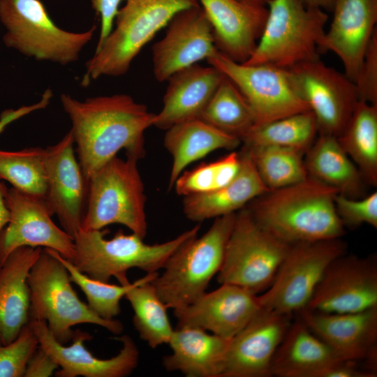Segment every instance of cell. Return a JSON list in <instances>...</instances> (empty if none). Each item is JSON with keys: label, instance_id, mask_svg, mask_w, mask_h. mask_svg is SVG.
Returning a JSON list of instances; mask_svg holds the SVG:
<instances>
[{"label": "cell", "instance_id": "obj_35", "mask_svg": "<svg viewBox=\"0 0 377 377\" xmlns=\"http://www.w3.org/2000/svg\"><path fill=\"white\" fill-rule=\"evenodd\" d=\"M246 146L256 170L267 188L271 191L306 179L303 151L280 146Z\"/></svg>", "mask_w": 377, "mask_h": 377}, {"label": "cell", "instance_id": "obj_6", "mask_svg": "<svg viewBox=\"0 0 377 377\" xmlns=\"http://www.w3.org/2000/svg\"><path fill=\"white\" fill-rule=\"evenodd\" d=\"M236 214L215 218L205 234L187 241L175 251L162 274L151 281L168 309L186 306L206 292L222 266Z\"/></svg>", "mask_w": 377, "mask_h": 377}, {"label": "cell", "instance_id": "obj_22", "mask_svg": "<svg viewBox=\"0 0 377 377\" xmlns=\"http://www.w3.org/2000/svg\"><path fill=\"white\" fill-rule=\"evenodd\" d=\"M330 27L318 50L341 61L345 75L355 82L367 46L377 30V0H334Z\"/></svg>", "mask_w": 377, "mask_h": 377}, {"label": "cell", "instance_id": "obj_18", "mask_svg": "<svg viewBox=\"0 0 377 377\" xmlns=\"http://www.w3.org/2000/svg\"><path fill=\"white\" fill-rule=\"evenodd\" d=\"M166 27L164 36L152 46L153 72L159 82L217 51L212 25L200 5L179 11Z\"/></svg>", "mask_w": 377, "mask_h": 377}, {"label": "cell", "instance_id": "obj_24", "mask_svg": "<svg viewBox=\"0 0 377 377\" xmlns=\"http://www.w3.org/2000/svg\"><path fill=\"white\" fill-rule=\"evenodd\" d=\"M225 75L216 68L195 64L172 74L161 110L154 114L153 126L167 130L201 114Z\"/></svg>", "mask_w": 377, "mask_h": 377}, {"label": "cell", "instance_id": "obj_32", "mask_svg": "<svg viewBox=\"0 0 377 377\" xmlns=\"http://www.w3.org/2000/svg\"><path fill=\"white\" fill-rule=\"evenodd\" d=\"M158 274L147 273L135 281L124 296L133 310V323L136 331L152 348L168 343L174 331L167 313L168 307L151 283Z\"/></svg>", "mask_w": 377, "mask_h": 377}, {"label": "cell", "instance_id": "obj_42", "mask_svg": "<svg viewBox=\"0 0 377 377\" xmlns=\"http://www.w3.org/2000/svg\"><path fill=\"white\" fill-rule=\"evenodd\" d=\"M123 0H91V6L100 16L101 27L96 50H98L113 29L114 20Z\"/></svg>", "mask_w": 377, "mask_h": 377}, {"label": "cell", "instance_id": "obj_47", "mask_svg": "<svg viewBox=\"0 0 377 377\" xmlns=\"http://www.w3.org/2000/svg\"><path fill=\"white\" fill-rule=\"evenodd\" d=\"M239 1L247 3L253 4V5L266 6L267 3L270 0H239Z\"/></svg>", "mask_w": 377, "mask_h": 377}, {"label": "cell", "instance_id": "obj_5", "mask_svg": "<svg viewBox=\"0 0 377 377\" xmlns=\"http://www.w3.org/2000/svg\"><path fill=\"white\" fill-rule=\"evenodd\" d=\"M197 6L198 0H126L114 29L87 61L83 82L126 74L142 49L177 13Z\"/></svg>", "mask_w": 377, "mask_h": 377}, {"label": "cell", "instance_id": "obj_17", "mask_svg": "<svg viewBox=\"0 0 377 377\" xmlns=\"http://www.w3.org/2000/svg\"><path fill=\"white\" fill-rule=\"evenodd\" d=\"M36 336L39 346L57 363V377H124L137 367L139 360L138 348L131 337L119 335L113 339L120 341L122 348L119 353L110 359L95 357L84 344L92 336L80 330H75L72 343L65 346L57 341L50 332L44 320L28 323Z\"/></svg>", "mask_w": 377, "mask_h": 377}, {"label": "cell", "instance_id": "obj_28", "mask_svg": "<svg viewBox=\"0 0 377 377\" xmlns=\"http://www.w3.org/2000/svg\"><path fill=\"white\" fill-rule=\"evenodd\" d=\"M340 360L343 359L297 317L292 321L274 354L271 375L316 377L323 368Z\"/></svg>", "mask_w": 377, "mask_h": 377}, {"label": "cell", "instance_id": "obj_15", "mask_svg": "<svg viewBox=\"0 0 377 377\" xmlns=\"http://www.w3.org/2000/svg\"><path fill=\"white\" fill-rule=\"evenodd\" d=\"M6 198L10 220L0 232V265L21 246L50 249L73 260V237L54 223L44 198L13 187L7 188Z\"/></svg>", "mask_w": 377, "mask_h": 377}, {"label": "cell", "instance_id": "obj_45", "mask_svg": "<svg viewBox=\"0 0 377 377\" xmlns=\"http://www.w3.org/2000/svg\"><path fill=\"white\" fill-rule=\"evenodd\" d=\"M7 188L0 182V232L10 220V211L6 202Z\"/></svg>", "mask_w": 377, "mask_h": 377}, {"label": "cell", "instance_id": "obj_31", "mask_svg": "<svg viewBox=\"0 0 377 377\" xmlns=\"http://www.w3.org/2000/svg\"><path fill=\"white\" fill-rule=\"evenodd\" d=\"M367 184L377 185V105L359 101L337 137Z\"/></svg>", "mask_w": 377, "mask_h": 377}, {"label": "cell", "instance_id": "obj_30", "mask_svg": "<svg viewBox=\"0 0 377 377\" xmlns=\"http://www.w3.org/2000/svg\"><path fill=\"white\" fill-rule=\"evenodd\" d=\"M304 163L309 177L347 197H363L367 184L337 137L319 134L306 151Z\"/></svg>", "mask_w": 377, "mask_h": 377}, {"label": "cell", "instance_id": "obj_1", "mask_svg": "<svg viewBox=\"0 0 377 377\" xmlns=\"http://www.w3.org/2000/svg\"><path fill=\"white\" fill-rule=\"evenodd\" d=\"M60 101L71 121L79 163L87 182L121 149L138 161L145 156L144 134L153 126L155 114L145 105L124 94L82 101L62 94Z\"/></svg>", "mask_w": 377, "mask_h": 377}, {"label": "cell", "instance_id": "obj_43", "mask_svg": "<svg viewBox=\"0 0 377 377\" xmlns=\"http://www.w3.org/2000/svg\"><path fill=\"white\" fill-rule=\"evenodd\" d=\"M58 369L54 360L38 346L28 361L24 377H50Z\"/></svg>", "mask_w": 377, "mask_h": 377}, {"label": "cell", "instance_id": "obj_16", "mask_svg": "<svg viewBox=\"0 0 377 377\" xmlns=\"http://www.w3.org/2000/svg\"><path fill=\"white\" fill-rule=\"evenodd\" d=\"M70 130L56 145L45 149V200L61 228L73 237L81 228L85 213L88 182L74 152Z\"/></svg>", "mask_w": 377, "mask_h": 377}, {"label": "cell", "instance_id": "obj_37", "mask_svg": "<svg viewBox=\"0 0 377 377\" xmlns=\"http://www.w3.org/2000/svg\"><path fill=\"white\" fill-rule=\"evenodd\" d=\"M47 249L54 255L67 269L71 282L75 283L84 293L89 307L98 316L114 319L121 312L120 300L135 284L131 283L127 276L119 278L120 285L110 284L89 277L78 270L68 260L54 250Z\"/></svg>", "mask_w": 377, "mask_h": 377}, {"label": "cell", "instance_id": "obj_33", "mask_svg": "<svg viewBox=\"0 0 377 377\" xmlns=\"http://www.w3.org/2000/svg\"><path fill=\"white\" fill-rule=\"evenodd\" d=\"M318 133L314 115L306 111L253 126L241 140L249 147L273 145L306 152Z\"/></svg>", "mask_w": 377, "mask_h": 377}, {"label": "cell", "instance_id": "obj_19", "mask_svg": "<svg viewBox=\"0 0 377 377\" xmlns=\"http://www.w3.org/2000/svg\"><path fill=\"white\" fill-rule=\"evenodd\" d=\"M293 315L261 306L230 340L221 377H269L274 354L292 323Z\"/></svg>", "mask_w": 377, "mask_h": 377}, {"label": "cell", "instance_id": "obj_12", "mask_svg": "<svg viewBox=\"0 0 377 377\" xmlns=\"http://www.w3.org/2000/svg\"><path fill=\"white\" fill-rule=\"evenodd\" d=\"M207 61L237 87L252 111L254 126L310 111L297 93L288 69L237 63L218 51Z\"/></svg>", "mask_w": 377, "mask_h": 377}, {"label": "cell", "instance_id": "obj_13", "mask_svg": "<svg viewBox=\"0 0 377 377\" xmlns=\"http://www.w3.org/2000/svg\"><path fill=\"white\" fill-rule=\"evenodd\" d=\"M288 70L297 93L315 117L318 133L338 137L359 101L355 82L319 59Z\"/></svg>", "mask_w": 377, "mask_h": 377}, {"label": "cell", "instance_id": "obj_14", "mask_svg": "<svg viewBox=\"0 0 377 377\" xmlns=\"http://www.w3.org/2000/svg\"><path fill=\"white\" fill-rule=\"evenodd\" d=\"M376 307V256L359 257L346 253L328 265L304 309L348 313Z\"/></svg>", "mask_w": 377, "mask_h": 377}, {"label": "cell", "instance_id": "obj_29", "mask_svg": "<svg viewBox=\"0 0 377 377\" xmlns=\"http://www.w3.org/2000/svg\"><path fill=\"white\" fill-rule=\"evenodd\" d=\"M164 145L172 156L169 188L191 163L220 149H234L242 141L200 119L177 124L166 130Z\"/></svg>", "mask_w": 377, "mask_h": 377}, {"label": "cell", "instance_id": "obj_23", "mask_svg": "<svg viewBox=\"0 0 377 377\" xmlns=\"http://www.w3.org/2000/svg\"><path fill=\"white\" fill-rule=\"evenodd\" d=\"M212 27L216 49L243 64L254 51L262 34L268 9L239 0H198Z\"/></svg>", "mask_w": 377, "mask_h": 377}, {"label": "cell", "instance_id": "obj_8", "mask_svg": "<svg viewBox=\"0 0 377 377\" xmlns=\"http://www.w3.org/2000/svg\"><path fill=\"white\" fill-rule=\"evenodd\" d=\"M138 161L115 156L91 175L81 229L102 230L108 225L121 224L145 237L146 195Z\"/></svg>", "mask_w": 377, "mask_h": 377}, {"label": "cell", "instance_id": "obj_11", "mask_svg": "<svg viewBox=\"0 0 377 377\" xmlns=\"http://www.w3.org/2000/svg\"><path fill=\"white\" fill-rule=\"evenodd\" d=\"M346 249L341 238L291 244L272 284L258 295L261 306L293 316L304 309L328 265Z\"/></svg>", "mask_w": 377, "mask_h": 377}, {"label": "cell", "instance_id": "obj_4", "mask_svg": "<svg viewBox=\"0 0 377 377\" xmlns=\"http://www.w3.org/2000/svg\"><path fill=\"white\" fill-rule=\"evenodd\" d=\"M29 288V321L44 320L55 339L61 344L71 341L79 324H94L119 335L123 324L96 315L81 301L71 285L69 273L62 263L47 249H42L31 267Z\"/></svg>", "mask_w": 377, "mask_h": 377}, {"label": "cell", "instance_id": "obj_36", "mask_svg": "<svg viewBox=\"0 0 377 377\" xmlns=\"http://www.w3.org/2000/svg\"><path fill=\"white\" fill-rule=\"evenodd\" d=\"M0 179L8 182L19 191L44 198L46 192L45 149L0 150Z\"/></svg>", "mask_w": 377, "mask_h": 377}, {"label": "cell", "instance_id": "obj_21", "mask_svg": "<svg viewBox=\"0 0 377 377\" xmlns=\"http://www.w3.org/2000/svg\"><path fill=\"white\" fill-rule=\"evenodd\" d=\"M306 327L340 358L364 362L377 374V307L357 313H297Z\"/></svg>", "mask_w": 377, "mask_h": 377}, {"label": "cell", "instance_id": "obj_7", "mask_svg": "<svg viewBox=\"0 0 377 377\" xmlns=\"http://www.w3.org/2000/svg\"><path fill=\"white\" fill-rule=\"evenodd\" d=\"M268 14L246 65L267 64L290 68L319 59L318 45L328 20L324 10L305 6L301 0H270Z\"/></svg>", "mask_w": 377, "mask_h": 377}, {"label": "cell", "instance_id": "obj_41", "mask_svg": "<svg viewBox=\"0 0 377 377\" xmlns=\"http://www.w3.org/2000/svg\"><path fill=\"white\" fill-rule=\"evenodd\" d=\"M355 84L359 101L377 105V30L365 51Z\"/></svg>", "mask_w": 377, "mask_h": 377}, {"label": "cell", "instance_id": "obj_26", "mask_svg": "<svg viewBox=\"0 0 377 377\" xmlns=\"http://www.w3.org/2000/svg\"><path fill=\"white\" fill-rule=\"evenodd\" d=\"M240 168L227 185L214 191L184 197L183 212L191 221L202 222L236 213L269 190L260 179L248 148L239 152Z\"/></svg>", "mask_w": 377, "mask_h": 377}, {"label": "cell", "instance_id": "obj_9", "mask_svg": "<svg viewBox=\"0 0 377 377\" xmlns=\"http://www.w3.org/2000/svg\"><path fill=\"white\" fill-rule=\"evenodd\" d=\"M0 22L7 47L36 60L61 65L76 61L96 27L82 32L59 27L40 0H0Z\"/></svg>", "mask_w": 377, "mask_h": 377}, {"label": "cell", "instance_id": "obj_40", "mask_svg": "<svg viewBox=\"0 0 377 377\" xmlns=\"http://www.w3.org/2000/svg\"><path fill=\"white\" fill-rule=\"evenodd\" d=\"M337 212L343 226L357 228L368 224L377 228V192L351 198L338 193L334 200Z\"/></svg>", "mask_w": 377, "mask_h": 377}, {"label": "cell", "instance_id": "obj_3", "mask_svg": "<svg viewBox=\"0 0 377 377\" xmlns=\"http://www.w3.org/2000/svg\"><path fill=\"white\" fill-rule=\"evenodd\" d=\"M200 229L198 224L175 239L148 244L133 232L126 235L119 230L113 237L106 239L108 230L80 228L73 237L75 255L71 262L89 277L103 282L127 276L133 268L156 272L182 245L198 236Z\"/></svg>", "mask_w": 377, "mask_h": 377}, {"label": "cell", "instance_id": "obj_25", "mask_svg": "<svg viewBox=\"0 0 377 377\" xmlns=\"http://www.w3.org/2000/svg\"><path fill=\"white\" fill-rule=\"evenodd\" d=\"M41 251L40 247H19L0 265V345L14 341L29 321L27 278Z\"/></svg>", "mask_w": 377, "mask_h": 377}, {"label": "cell", "instance_id": "obj_10", "mask_svg": "<svg viewBox=\"0 0 377 377\" xmlns=\"http://www.w3.org/2000/svg\"><path fill=\"white\" fill-rule=\"evenodd\" d=\"M290 245L244 207L236 214L217 281L259 295L272 284Z\"/></svg>", "mask_w": 377, "mask_h": 377}, {"label": "cell", "instance_id": "obj_38", "mask_svg": "<svg viewBox=\"0 0 377 377\" xmlns=\"http://www.w3.org/2000/svg\"><path fill=\"white\" fill-rule=\"evenodd\" d=\"M240 155L232 151L208 163H202L191 170L182 172L173 186L184 197L204 193L220 188L230 183L240 168Z\"/></svg>", "mask_w": 377, "mask_h": 377}, {"label": "cell", "instance_id": "obj_44", "mask_svg": "<svg viewBox=\"0 0 377 377\" xmlns=\"http://www.w3.org/2000/svg\"><path fill=\"white\" fill-rule=\"evenodd\" d=\"M53 96L52 91L47 89L39 101L29 105H22L17 109H6L0 114V133L14 121L34 111L46 108Z\"/></svg>", "mask_w": 377, "mask_h": 377}, {"label": "cell", "instance_id": "obj_20", "mask_svg": "<svg viewBox=\"0 0 377 377\" xmlns=\"http://www.w3.org/2000/svg\"><path fill=\"white\" fill-rule=\"evenodd\" d=\"M260 309L258 295L236 285L222 283L192 303L174 309V315L176 327H197L230 340Z\"/></svg>", "mask_w": 377, "mask_h": 377}, {"label": "cell", "instance_id": "obj_34", "mask_svg": "<svg viewBox=\"0 0 377 377\" xmlns=\"http://www.w3.org/2000/svg\"><path fill=\"white\" fill-rule=\"evenodd\" d=\"M200 119L240 140L255 125L249 104L237 87L226 76L208 101Z\"/></svg>", "mask_w": 377, "mask_h": 377}, {"label": "cell", "instance_id": "obj_39", "mask_svg": "<svg viewBox=\"0 0 377 377\" xmlns=\"http://www.w3.org/2000/svg\"><path fill=\"white\" fill-rule=\"evenodd\" d=\"M38 346L27 323L14 341L0 345V377H24L28 361Z\"/></svg>", "mask_w": 377, "mask_h": 377}, {"label": "cell", "instance_id": "obj_2", "mask_svg": "<svg viewBox=\"0 0 377 377\" xmlns=\"http://www.w3.org/2000/svg\"><path fill=\"white\" fill-rule=\"evenodd\" d=\"M338 193L308 177L269 191L246 207L262 226L289 244L341 238L344 226L335 207Z\"/></svg>", "mask_w": 377, "mask_h": 377}, {"label": "cell", "instance_id": "obj_46", "mask_svg": "<svg viewBox=\"0 0 377 377\" xmlns=\"http://www.w3.org/2000/svg\"><path fill=\"white\" fill-rule=\"evenodd\" d=\"M306 7L317 8L329 11L332 10L334 0H301Z\"/></svg>", "mask_w": 377, "mask_h": 377}, {"label": "cell", "instance_id": "obj_27", "mask_svg": "<svg viewBox=\"0 0 377 377\" xmlns=\"http://www.w3.org/2000/svg\"><path fill=\"white\" fill-rule=\"evenodd\" d=\"M230 340L197 327H176L163 365L187 377H221Z\"/></svg>", "mask_w": 377, "mask_h": 377}]
</instances>
